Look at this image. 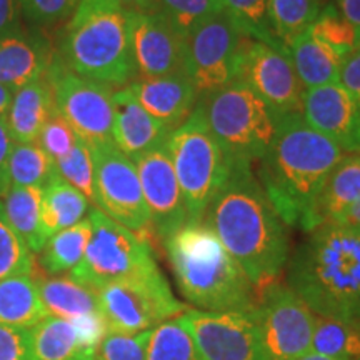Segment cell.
<instances>
[{
	"label": "cell",
	"mask_w": 360,
	"mask_h": 360,
	"mask_svg": "<svg viewBox=\"0 0 360 360\" xmlns=\"http://www.w3.org/2000/svg\"><path fill=\"white\" fill-rule=\"evenodd\" d=\"M57 114L90 148L112 142L114 103L107 85L94 82L72 72L60 58L53 57L47 74Z\"/></svg>",
	"instance_id": "cell-10"
},
{
	"label": "cell",
	"mask_w": 360,
	"mask_h": 360,
	"mask_svg": "<svg viewBox=\"0 0 360 360\" xmlns=\"http://www.w3.org/2000/svg\"><path fill=\"white\" fill-rule=\"evenodd\" d=\"M179 319L195 340L202 360H264L254 310L207 312L187 309Z\"/></svg>",
	"instance_id": "cell-14"
},
{
	"label": "cell",
	"mask_w": 360,
	"mask_h": 360,
	"mask_svg": "<svg viewBox=\"0 0 360 360\" xmlns=\"http://www.w3.org/2000/svg\"><path fill=\"white\" fill-rule=\"evenodd\" d=\"M35 283H37L40 300L49 315L72 322L102 315L97 290L79 283L70 276L35 278Z\"/></svg>",
	"instance_id": "cell-24"
},
{
	"label": "cell",
	"mask_w": 360,
	"mask_h": 360,
	"mask_svg": "<svg viewBox=\"0 0 360 360\" xmlns=\"http://www.w3.org/2000/svg\"><path fill=\"white\" fill-rule=\"evenodd\" d=\"M44 187H15L8 188L4 199V210L15 232L24 238L32 254H40L45 242L40 232Z\"/></svg>",
	"instance_id": "cell-29"
},
{
	"label": "cell",
	"mask_w": 360,
	"mask_h": 360,
	"mask_svg": "<svg viewBox=\"0 0 360 360\" xmlns=\"http://www.w3.org/2000/svg\"><path fill=\"white\" fill-rule=\"evenodd\" d=\"M360 200V154L344 155L319 192L300 229L307 233L323 224L339 222Z\"/></svg>",
	"instance_id": "cell-22"
},
{
	"label": "cell",
	"mask_w": 360,
	"mask_h": 360,
	"mask_svg": "<svg viewBox=\"0 0 360 360\" xmlns=\"http://www.w3.org/2000/svg\"><path fill=\"white\" fill-rule=\"evenodd\" d=\"M129 15L107 0H80L58 37L57 57L85 79L110 89L127 87L137 79Z\"/></svg>",
	"instance_id": "cell-5"
},
{
	"label": "cell",
	"mask_w": 360,
	"mask_h": 360,
	"mask_svg": "<svg viewBox=\"0 0 360 360\" xmlns=\"http://www.w3.org/2000/svg\"><path fill=\"white\" fill-rule=\"evenodd\" d=\"M80 0H17L22 19L30 27H52L74 15Z\"/></svg>",
	"instance_id": "cell-41"
},
{
	"label": "cell",
	"mask_w": 360,
	"mask_h": 360,
	"mask_svg": "<svg viewBox=\"0 0 360 360\" xmlns=\"http://www.w3.org/2000/svg\"><path fill=\"white\" fill-rule=\"evenodd\" d=\"M47 315L35 278L20 276L0 281V326L30 328Z\"/></svg>",
	"instance_id": "cell-28"
},
{
	"label": "cell",
	"mask_w": 360,
	"mask_h": 360,
	"mask_svg": "<svg viewBox=\"0 0 360 360\" xmlns=\"http://www.w3.org/2000/svg\"><path fill=\"white\" fill-rule=\"evenodd\" d=\"M112 6L129 13H154L160 12L159 0H107Z\"/></svg>",
	"instance_id": "cell-47"
},
{
	"label": "cell",
	"mask_w": 360,
	"mask_h": 360,
	"mask_svg": "<svg viewBox=\"0 0 360 360\" xmlns=\"http://www.w3.org/2000/svg\"><path fill=\"white\" fill-rule=\"evenodd\" d=\"M56 49L39 27H22L19 32L0 39V84L11 90L45 77Z\"/></svg>",
	"instance_id": "cell-19"
},
{
	"label": "cell",
	"mask_w": 360,
	"mask_h": 360,
	"mask_svg": "<svg viewBox=\"0 0 360 360\" xmlns=\"http://www.w3.org/2000/svg\"><path fill=\"white\" fill-rule=\"evenodd\" d=\"M141 187L146 200L150 227L162 242L187 224V209L175 177L172 162L165 146L157 147L137 159Z\"/></svg>",
	"instance_id": "cell-17"
},
{
	"label": "cell",
	"mask_w": 360,
	"mask_h": 360,
	"mask_svg": "<svg viewBox=\"0 0 360 360\" xmlns=\"http://www.w3.org/2000/svg\"><path fill=\"white\" fill-rule=\"evenodd\" d=\"M77 141L79 137L72 130L70 125L56 110V114L44 125L42 132H40L37 139V143L56 162L69 154L75 143H77Z\"/></svg>",
	"instance_id": "cell-42"
},
{
	"label": "cell",
	"mask_w": 360,
	"mask_h": 360,
	"mask_svg": "<svg viewBox=\"0 0 360 360\" xmlns=\"http://www.w3.org/2000/svg\"><path fill=\"white\" fill-rule=\"evenodd\" d=\"M264 360H300L310 352L315 314L283 283L257 295L254 309Z\"/></svg>",
	"instance_id": "cell-11"
},
{
	"label": "cell",
	"mask_w": 360,
	"mask_h": 360,
	"mask_svg": "<svg viewBox=\"0 0 360 360\" xmlns=\"http://www.w3.org/2000/svg\"><path fill=\"white\" fill-rule=\"evenodd\" d=\"M146 360H202V357L191 332L175 317L152 328Z\"/></svg>",
	"instance_id": "cell-34"
},
{
	"label": "cell",
	"mask_w": 360,
	"mask_h": 360,
	"mask_svg": "<svg viewBox=\"0 0 360 360\" xmlns=\"http://www.w3.org/2000/svg\"><path fill=\"white\" fill-rule=\"evenodd\" d=\"M287 52L297 72V77L305 90L339 82L344 57L315 39L309 30L292 40Z\"/></svg>",
	"instance_id": "cell-26"
},
{
	"label": "cell",
	"mask_w": 360,
	"mask_h": 360,
	"mask_svg": "<svg viewBox=\"0 0 360 360\" xmlns=\"http://www.w3.org/2000/svg\"><path fill=\"white\" fill-rule=\"evenodd\" d=\"M12 97H13V90L0 84V119H6L7 117V112L11 109Z\"/></svg>",
	"instance_id": "cell-50"
},
{
	"label": "cell",
	"mask_w": 360,
	"mask_h": 360,
	"mask_svg": "<svg viewBox=\"0 0 360 360\" xmlns=\"http://www.w3.org/2000/svg\"><path fill=\"white\" fill-rule=\"evenodd\" d=\"M148 335L150 330L139 334L107 330L94 349V360H146Z\"/></svg>",
	"instance_id": "cell-40"
},
{
	"label": "cell",
	"mask_w": 360,
	"mask_h": 360,
	"mask_svg": "<svg viewBox=\"0 0 360 360\" xmlns=\"http://www.w3.org/2000/svg\"><path fill=\"white\" fill-rule=\"evenodd\" d=\"M289 289L315 315L360 321V229L323 224L287 262Z\"/></svg>",
	"instance_id": "cell-3"
},
{
	"label": "cell",
	"mask_w": 360,
	"mask_h": 360,
	"mask_svg": "<svg viewBox=\"0 0 360 360\" xmlns=\"http://www.w3.org/2000/svg\"><path fill=\"white\" fill-rule=\"evenodd\" d=\"M90 233H92V224L87 215L82 222L52 236L45 242L44 249L40 250V267L49 276L72 272L82 262Z\"/></svg>",
	"instance_id": "cell-30"
},
{
	"label": "cell",
	"mask_w": 360,
	"mask_h": 360,
	"mask_svg": "<svg viewBox=\"0 0 360 360\" xmlns=\"http://www.w3.org/2000/svg\"><path fill=\"white\" fill-rule=\"evenodd\" d=\"M231 165L254 167L276 137L281 117L240 79L197 102Z\"/></svg>",
	"instance_id": "cell-6"
},
{
	"label": "cell",
	"mask_w": 360,
	"mask_h": 360,
	"mask_svg": "<svg viewBox=\"0 0 360 360\" xmlns=\"http://www.w3.org/2000/svg\"><path fill=\"white\" fill-rule=\"evenodd\" d=\"M112 103H114L112 142L124 155L134 160L164 146L170 130L148 114L127 87L115 90Z\"/></svg>",
	"instance_id": "cell-21"
},
{
	"label": "cell",
	"mask_w": 360,
	"mask_h": 360,
	"mask_svg": "<svg viewBox=\"0 0 360 360\" xmlns=\"http://www.w3.org/2000/svg\"><path fill=\"white\" fill-rule=\"evenodd\" d=\"M321 11L322 6L319 0H270V29L287 51L292 40L309 29Z\"/></svg>",
	"instance_id": "cell-33"
},
{
	"label": "cell",
	"mask_w": 360,
	"mask_h": 360,
	"mask_svg": "<svg viewBox=\"0 0 360 360\" xmlns=\"http://www.w3.org/2000/svg\"><path fill=\"white\" fill-rule=\"evenodd\" d=\"M56 114L52 89L42 77L13 92L6 122L13 141L19 143L37 142L47 120Z\"/></svg>",
	"instance_id": "cell-23"
},
{
	"label": "cell",
	"mask_w": 360,
	"mask_h": 360,
	"mask_svg": "<svg viewBox=\"0 0 360 360\" xmlns=\"http://www.w3.org/2000/svg\"><path fill=\"white\" fill-rule=\"evenodd\" d=\"M307 30L315 39L321 40L322 44H326L328 49H332L344 58L360 45L359 32L342 15L335 4H328L323 7Z\"/></svg>",
	"instance_id": "cell-36"
},
{
	"label": "cell",
	"mask_w": 360,
	"mask_h": 360,
	"mask_svg": "<svg viewBox=\"0 0 360 360\" xmlns=\"http://www.w3.org/2000/svg\"><path fill=\"white\" fill-rule=\"evenodd\" d=\"M245 39L224 12L187 35L186 72L199 98L237 79Z\"/></svg>",
	"instance_id": "cell-12"
},
{
	"label": "cell",
	"mask_w": 360,
	"mask_h": 360,
	"mask_svg": "<svg viewBox=\"0 0 360 360\" xmlns=\"http://www.w3.org/2000/svg\"><path fill=\"white\" fill-rule=\"evenodd\" d=\"M160 12L184 37L202 22L222 13L220 0H159Z\"/></svg>",
	"instance_id": "cell-39"
},
{
	"label": "cell",
	"mask_w": 360,
	"mask_h": 360,
	"mask_svg": "<svg viewBox=\"0 0 360 360\" xmlns=\"http://www.w3.org/2000/svg\"><path fill=\"white\" fill-rule=\"evenodd\" d=\"M335 224L349 225V227L360 229V200L355 202V204L350 207L347 212L342 215L339 222H335Z\"/></svg>",
	"instance_id": "cell-49"
},
{
	"label": "cell",
	"mask_w": 360,
	"mask_h": 360,
	"mask_svg": "<svg viewBox=\"0 0 360 360\" xmlns=\"http://www.w3.org/2000/svg\"><path fill=\"white\" fill-rule=\"evenodd\" d=\"M254 167L231 165L204 222L254 283L255 294L277 282L290 257L289 231L255 177Z\"/></svg>",
	"instance_id": "cell-1"
},
{
	"label": "cell",
	"mask_w": 360,
	"mask_h": 360,
	"mask_svg": "<svg viewBox=\"0 0 360 360\" xmlns=\"http://www.w3.org/2000/svg\"><path fill=\"white\" fill-rule=\"evenodd\" d=\"M148 114L165 125L170 132L179 129L195 109L199 96L187 72L162 77L135 79L127 85Z\"/></svg>",
	"instance_id": "cell-20"
},
{
	"label": "cell",
	"mask_w": 360,
	"mask_h": 360,
	"mask_svg": "<svg viewBox=\"0 0 360 360\" xmlns=\"http://www.w3.org/2000/svg\"><path fill=\"white\" fill-rule=\"evenodd\" d=\"M344 150L304 122L302 115L282 117L276 137L255 167V177L287 227L302 225Z\"/></svg>",
	"instance_id": "cell-2"
},
{
	"label": "cell",
	"mask_w": 360,
	"mask_h": 360,
	"mask_svg": "<svg viewBox=\"0 0 360 360\" xmlns=\"http://www.w3.org/2000/svg\"><path fill=\"white\" fill-rule=\"evenodd\" d=\"M0 360H34L29 328L0 326Z\"/></svg>",
	"instance_id": "cell-43"
},
{
	"label": "cell",
	"mask_w": 360,
	"mask_h": 360,
	"mask_svg": "<svg viewBox=\"0 0 360 360\" xmlns=\"http://www.w3.org/2000/svg\"><path fill=\"white\" fill-rule=\"evenodd\" d=\"M180 294L207 312H250L254 283L204 222H187L162 242Z\"/></svg>",
	"instance_id": "cell-4"
},
{
	"label": "cell",
	"mask_w": 360,
	"mask_h": 360,
	"mask_svg": "<svg viewBox=\"0 0 360 360\" xmlns=\"http://www.w3.org/2000/svg\"><path fill=\"white\" fill-rule=\"evenodd\" d=\"M56 175V162L37 142L13 143L8 159L11 187H45Z\"/></svg>",
	"instance_id": "cell-32"
},
{
	"label": "cell",
	"mask_w": 360,
	"mask_h": 360,
	"mask_svg": "<svg viewBox=\"0 0 360 360\" xmlns=\"http://www.w3.org/2000/svg\"><path fill=\"white\" fill-rule=\"evenodd\" d=\"M237 79L249 85L281 119L302 114L305 89L285 51L245 39Z\"/></svg>",
	"instance_id": "cell-15"
},
{
	"label": "cell",
	"mask_w": 360,
	"mask_h": 360,
	"mask_svg": "<svg viewBox=\"0 0 360 360\" xmlns=\"http://www.w3.org/2000/svg\"><path fill=\"white\" fill-rule=\"evenodd\" d=\"M96 179V207L135 233L150 227V217L134 160L114 143L90 148Z\"/></svg>",
	"instance_id": "cell-13"
},
{
	"label": "cell",
	"mask_w": 360,
	"mask_h": 360,
	"mask_svg": "<svg viewBox=\"0 0 360 360\" xmlns=\"http://www.w3.org/2000/svg\"><path fill=\"white\" fill-rule=\"evenodd\" d=\"M339 84L347 90V94L360 110V45L342 60Z\"/></svg>",
	"instance_id": "cell-44"
},
{
	"label": "cell",
	"mask_w": 360,
	"mask_h": 360,
	"mask_svg": "<svg viewBox=\"0 0 360 360\" xmlns=\"http://www.w3.org/2000/svg\"><path fill=\"white\" fill-rule=\"evenodd\" d=\"M85 360H94V355H92V357H89V359H85Z\"/></svg>",
	"instance_id": "cell-53"
},
{
	"label": "cell",
	"mask_w": 360,
	"mask_h": 360,
	"mask_svg": "<svg viewBox=\"0 0 360 360\" xmlns=\"http://www.w3.org/2000/svg\"><path fill=\"white\" fill-rule=\"evenodd\" d=\"M22 27L17 0H0V39L19 32Z\"/></svg>",
	"instance_id": "cell-46"
},
{
	"label": "cell",
	"mask_w": 360,
	"mask_h": 360,
	"mask_svg": "<svg viewBox=\"0 0 360 360\" xmlns=\"http://www.w3.org/2000/svg\"><path fill=\"white\" fill-rule=\"evenodd\" d=\"M97 295L107 330L124 334L152 330L187 310L172 294L162 270L107 283L97 290Z\"/></svg>",
	"instance_id": "cell-9"
},
{
	"label": "cell",
	"mask_w": 360,
	"mask_h": 360,
	"mask_svg": "<svg viewBox=\"0 0 360 360\" xmlns=\"http://www.w3.org/2000/svg\"><path fill=\"white\" fill-rule=\"evenodd\" d=\"M129 40L137 79L186 72L187 39L162 12L130 13Z\"/></svg>",
	"instance_id": "cell-16"
},
{
	"label": "cell",
	"mask_w": 360,
	"mask_h": 360,
	"mask_svg": "<svg viewBox=\"0 0 360 360\" xmlns=\"http://www.w3.org/2000/svg\"><path fill=\"white\" fill-rule=\"evenodd\" d=\"M164 146L186 202L187 222H202L207 207L231 172V164L199 105L186 122L169 134Z\"/></svg>",
	"instance_id": "cell-7"
},
{
	"label": "cell",
	"mask_w": 360,
	"mask_h": 360,
	"mask_svg": "<svg viewBox=\"0 0 360 360\" xmlns=\"http://www.w3.org/2000/svg\"><path fill=\"white\" fill-rule=\"evenodd\" d=\"M319 2H321V6H322V8H323L326 6H328V4H334L335 0H319Z\"/></svg>",
	"instance_id": "cell-52"
},
{
	"label": "cell",
	"mask_w": 360,
	"mask_h": 360,
	"mask_svg": "<svg viewBox=\"0 0 360 360\" xmlns=\"http://www.w3.org/2000/svg\"><path fill=\"white\" fill-rule=\"evenodd\" d=\"M92 233L87 250L70 277L98 290L112 282L159 272L154 252L141 233L124 227L102 210L90 209Z\"/></svg>",
	"instance_id": "cell-8"
},
{
	"label": "cell",
	"mask_w": 360,
	"mask_h": 360,
	"mask_svg": "<svg viewBox=\"0 0 360 360\" xmlns=\"http://www.w3.org/2000/svg\"><path fill=\"white\" fill-rule=\"evenodd\" d=\"M220 2H222L225 15L231 19L232 24L237 27V30L244 37L285 51L270 29V0H220Z\"/></svg>",
	"instance_id": "cell-35"
},
{
	"label": "cell",
	"mask_w": 360,
	"mask_h": 360,
	"mask_svg": "<svg viewBox=\"0 0 360 360\" xmlns=\"http://www.w3.org/2000/svg\"><path fill=\"white\" fill-rule=\"evenodd\" d=\"M334 4L360 35V0H335Z\"/></svg>",
	"instance_id": "cell-48"
},
{
	"label": "cell",
	"mask_w": 360,
	"mask_h": 360,
	"mask_svg": "<svg viewBox=\"0 0 360 360\" xmlns=\"http://www.w3.org/2000/svg\"><path fill=\"white\" fill-rule=\"evenodd\" d=\"M300 360H334V359H328V357H323V355L309 352L307 355H304V357L300 359Z\"/></svg>",
	"instance_id": "cell-51"
},
{
	"label": "cell",
	"mask_w": 360,
	"mask_h": 360,
	"mask_svg": "<svg viewBox=\"0 0 360 360\" xmlns=\"http://www.w3.org/2000/svg\"><path fill=\"white\" fill-rule=\"evenodd\" d=\"M34 360H85L94 355L77 323L47 315L29 328Z\"/></svg>",
	"instance_id": "cell-25"
},
{
	"label": "cell",
	"mask_w": 360,
	"mask_h": 360,
	"mask_svg": "<svg viewBox=\"0 0 360 360\" xmlns=\"http://www.w3.org/2000/svg\"><path fill=\"white\" fill-rule=\"evenodd\" d=\"M34 267V254L8 222L0 202V281L20 276L32 277Z\"/></svg>",
	"instance_id": "cell-37"
},
{
	"label": "cell",
	"mask_w": 360,
	"mask_h": 360,
	"mask_svg": "<svg viewBox=\"0 0 360 360\" xmlns=\"http://www.w3.org/2000/svg\"><path fill=\"white\" fill-rule=\"evenodd\" d=\"M300 115L344 152L360 154V110L339 82L305 90Z\"/></svg>",
	"instance_id": "cell-18"
},
{
	"label": "cell",
	"mask_w": 360,
	"mask_h": 360,
	"mask_svg": "<svg viewBox=\"0 0 360 360\" xmlns=\"http://www.w3.org/2000/svg\"><path fill=\"white\" fill-rule=\"evenodd\" d=\"M57 174L72 187L82 192L90 205L96 207V179H94V159L90 147L82 141H77L74 148L62 159L56 160Z\"/></svg>",
	"instance_id": "cell-38"
},
{
	"label": "cell",
	"mask_w": 360,
	"mask_h": 360,
	"mask_svg": "<svg viewBox=\"0 0 360 360\" xmlns=\"http://www.w3.org/2000/svg\"><path fill=\"white\" fill-rule=\"evenodd\" d=\"M90 212V202L82 192L56 175L42 192L40 232L44 242L72 225L82 222Z\"/></svg>",
	"instance_id": "cell-27"
},
{
	"label": "cell",
	"mask_w": 360,
	"mask_h": 360,
	"mask_svg": "<svg viewBox=\"0 0 360 360\" xmlns=\"http://www.w3.org/2000/svg\"><path fill=\"white\" fill-rule=\"evenodd\" d=\"M310 352L334 360H360V321L315 315Z\"/></svg>",
	"instance_id": "cell-31"
},
{
	"label": "cell",
	"mask_w": 360,
	"mask_h": 360,
	"mask_svg": "<svg viewBox=\"0 0 360 360\" xmlns=\"http://www.w3.org/2000/svg\"><path fill=\"white\" fill-rule=\"evenodd\" d=\"M13 141L11 130L6 119H0V197H4L11 188V179H8V159L13 148Z\"/></svg>",
	"instance_id": "cell-45"
}]
</instances>
